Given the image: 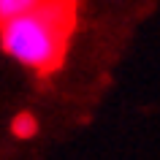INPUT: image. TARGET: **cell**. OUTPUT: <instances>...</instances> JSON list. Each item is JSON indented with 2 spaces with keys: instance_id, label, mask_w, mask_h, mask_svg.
Instances as JSON below:
<instances>
[{
  "instance_id": "1",
  "label": "cell",
  "mask_w": 160,
  "mask_h": 160,
  "mask_svg": "<svg viewBox=\"0 0 160 160\" xmlns=\"http://www.w3.org/2000/svg\"><path fill=\"white\" fill-rule=\"evenodd\" d=\"M73 30V0H43L30 14L0 25L3 52L19 65L49 73L62 65Z\"/></svg>"
},
{
  "instance_id": "2",
  "label": "cell",
  "mask_w": 160,
  "mask_h": 160,
  "mask_svg": "<svg viewBox=\"0 0 160 160\" xmlns=\"http://www.w3.org/2000/svg\"><path fill=\"white\" fill-rule=\"evenodd\" d=\"M43 0H0V25L8 22V19H17L22 14H30L41 6Z\"/></svg>"
},
{
  "instance_id": "3",
  "label": "cell",
  "mask_w": 160,
  "mask_h": 160,
  "mask_svg": "<svg viewBox=\"0 0 160 160\" xmlns=\"http://www.w3.org/2000/svg\"><path fill=\"white\" fill-rule=\"evenodd\" d=\"M11 130H14V136H17V138H30V136L38 133V119H35L33 114L22 111V114H17V117H14Z\"/></svg>"
}]
</instances>
